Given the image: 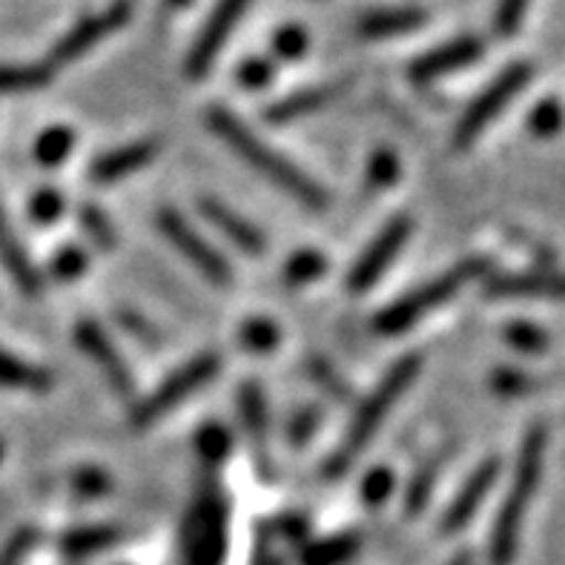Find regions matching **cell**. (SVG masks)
<instances>
[{"label": "cell", "instance_id": "cell-1", "mask_svg": "<svg viewBox=\"0 0 565 565\" xmlns=\"http://www.w3.org/2000/svg\"><path fill=\"white\" fill-rule=\"evenodd\" d=\"M207 124L215 136L222 138L242 161H247L258 175H265L267 181H273V184L279 186V190H285L287 195H294L296 201H301L305 207H328V193H324L322 186L316 184V181H310L299 167L290 164V161H287L285 156H279L273 147H267L256 132H250V129L238 121L236 115L227 113L224 107H210Z\"/></svg>", "mask_w": 565, "mask_h": 565}, {"label": "cell", "instance_id": "cell-2", "mask_svg": "<svg viewBox=\"0 0 565 565\" xmlns=\"http://www.w3.org/2000/svg\"><path fill=\"white\" fill-rule=\"evenodd\" d=\"M545 445H548V430L531 428L529 437L520 451V462H516L514 482H511L509 500L502 505L500 520L494 525V540H491V565H511L516 554V540H520V529H523L525 511H529L534 491H537L540 471H543Z\"/></svg>", "mask_w": 565, "mask_h": 565}, {"label": "cell", "instance_id": "cell-3", "mask_svg": "<svg viewBox=\"0 0 565 565\" xmlns=\"http://www.w3.org/2000/svg\"><path fill=\"white\" fill-rule=\"evenodd\" d=\"M419 365H423V362H419V356H414V353L405 359H399V362H396V365L387 371L385 380L376 385V391H373V394L362 402V408L356 411L351 428H348V437H344L342 448H339L337 457L328 462L330 477L344 473V468L351 466L353 459L365 451L367 443L376 437L380 425L385 423V416L394 411L396 399H399V396L405 394L411 385H414L416 373H419Z\"/></svg>", "mask_w": 565, "mask_h": 565}, {"label": "cell", "instance_id": "cell-4", "mask_svg": "<svg viewBox=\"0 0 565 565\" xmlns=\"http://www.w3.org/2000/svg\"><path fill=\"white\" fill-rule=\"evenodd\" d=\"M482 273H486V262H480V258L462 262L457 270L445 273L439 279L419 287L416 294L402 296V299L394 301L391 308L382 310V313L376 316L373 328H376V333H385V337H396L402 330L414 328L423 316H428L430 310H437L439 305H445L451 296H457L468 281L480 279Z\"/></svg>", "mask_w": 565, "mask_h": 565}, {"label": "cell", "instance_id": "cell-5", "mask_svg": "<svg viewBox=\"0 0 565 565\" xmlns=\"http://www.w3.org/2000/svg\"><path fill=\"white\" fill-rule=\"evenodd\" d=\"M531 78H534V66L531 64H511L502 75H497L486 93L473 100L466 115L459 118L457 129H454V147L466 150L468 143L477 141L482 136V129L509 107L516 93H523Z\"/></svg>", "mask_w": 565, "mask_h": 565}, {"label": "cell", "instance_id": "cell-6", "mask_svg": "<svg viewBox=\"0 0 565 565\" xmlns=\"http://www.w3.org/2000/svg\"><path fill=\"white\" fill-rule=\"evenodd\" d=\"M215 373H218V359H215L213 353L193 359V362H186L181 371L172 373L170 380L158 387L156 394L147 396V399L132 411V423H136V428H147V425H152L164 414H170V411L175 408V405H181L186 396L195 394L199 387L207 385Z\"/></svg>", "mask_w": 565, "mask_h": 565}, {"label": "cell", "instance_id": "cell-7", "mask_svg": "<svg viewBox=\"0 0 565 565\" xmlns=\"http://www.w3.org/2000/svg\"><path fill=\"white\" fill-rule=\"evenodd\" d=\"M158 224H161V233L167 236V242H170L195 270L204 273L213 285H230V281H233V270H230L227 258L215 250V247H210V244L204 242L179 213L164 210V213L158 215Z\"/></svg>", "mask_w": 565, "mask_h": 565}, {"label": "cell", "instance_id": "cell-8", "mask_svg": "<svg viewBox=\"0 0 565 565\" xmlns=\"http://www.w3.org/2000/svg\"><path fill=\"white\" fill-rule=\"evenodd\" d=\"M253 0H218L210 14V21L204 23V29L195 38L193 50H190V57H186V75L190 78H201L207 75L213 61L218 57L222 46L227 43L230 32L236 29V23L242 21V14L247 12Z\"/></svg>", "mask_w": 565, "mask_h": 565}, {"label": "cell", "instance_id": "cell-9", "mask_svg": "<svg viewBox=\"0 0 565 565\" xmlns=\"http://www.w3.org/2000/svg\"><path fill=\"white\" fill-rule=\"evenodd\" d=\"M129 14H132V3L129 0H115L113 7H107L104 12L89 14L81 23L66 32L61 41L55 43V50H52V64H72V61H78L84 52H89L95 43H100L107 35H113L115 29H121L124 23L129 21Z\"/></svg>", "mask_w": 565, "mask_h": 565}, {"label": "cell", "instance_id": "cell-10", "mask_svg": "<svg viewBox=\"0 0 565 565\" xmlns=\"http://www.w3.org/2000/svg\"><path fill=\"white\" fill-rule=\"evenodd\" d=\"M411 230H414L411 218L402 215V218L387 224L380 236L373 238V244L362 253V258H359L356 265H353L351 279H348V287H351L353 294H365V290H371L373 281L380 279L382 273L391 267V262L399 256V250L411 238Z\"/></svg>", "mask_w": 565, "mask_h": 565}, {"label": "cell", "instance_id": "cell-11", "mask_svg": "<svg viewBox=\"0 0 565 565\" xmlns=\"http://www.w3.org/2000/svg\"><path fill=\"white\" fill-rule=\"evenodd\" d=\"M224 548H227L224 509L215 497H207L186 525V554L193 565H222Z\"/></svg>", "mask_w": 565, "mask_h": 565}, {"label": "cell", "instance_id": "cell-12", "mask_svg": "<svg viewBox=\"0 0 565 565\" xmlns=\"http://www.w3.org/2000/svg\"><path fill=\"white\" fill-rule=\"evenodd\" d=\"M482 52H486V46H482L480 38L462 35L457 41L443 43L437 50L425 52L423 57H416L414 64H411V78L416 84H428V81L439 78V75H448V72L462 70V66L480 61Z\"/></svg>", "mask_w": 565, "mask_h": 565}, {"label": "cell", "instance_id": "cell-13", "mask_svg": "<svg viewBox=\"0 0 565 565\" xmlns=\"http://www.w3.org/2000/svg\"><path fill=\"white\" fill-rule=\"evenodd\" d=\"M75 339H78V344L84 348V353L89 359H93L95 365L104 371V376L109 380V385L115 387V394L121 396H129L132 394V373H129V367L124 365L121 353L115 351V344L109 342L107 333L98 328L95 322H81L78 330H75Z\"/></svg>", "mask_w": 565, "mask_h": 565}, {"label": "cell", "instance_id": "cell-14", "mask_svg": "<svg viewBox=\"0 0 565 565\" xmlns=\"http://www.w3.org/2000/svg\"><path fill=\"white\" fill-rule=\"evenodd\" d=\"M497 473H500V462H497V459H486V462L468 477L466 486L459 488L457 500H454L451 505H448V511H445L443 531H459L473 514H477V509L486 502L488 491L494 488Z\"/></svg>", "mask_w": 565, "mask_h": 565}, {"label": "cell", "instance_id": "cell-15", "mask_svg": "<svg viewBox=\"0 0 565 565\" xmlns=\"http://www.w3.org/2000/svg\"><path fill=\"white\" fill-rule=\"evenodd\" d=\"M199 210L222 236H227L230 242L236 244L238 250L250 253V256H262V253L267 250L265 233H262L256 224L247 222V218H242L238 213H233V210H230L227 204H222V201L204 199L199 204Z\"/></svg>", "mask_w": 565, "mask_h": 565}, {"label": "cell", "instance_id": "cell-16", "mask_svg": "<svg viewBox=\"0 0 565 565\" xmlns=\"http://www.w3.org/2000/svg\"><path fill=\"white\" fill-rule=\"evenodd\" d=\"M348 89H351V78L339 81V84L299 89V93L276 100V104L267 109V121L287 124V121H296V118H305V115H310V113H319V109H324L337 98H342Z\"/></svg>", "mask_w": 565, "mask_h": 565}, {"label": "cell", "instance_id": "cell-17", "mask_svg": "<svg viewBox=\"0 0 565 565\" xmlns=\"http://www.w3.org/2000/svg\"><path fill=\"white\" fill-rule=\"evenodd\" d=\"M152 156H156V143L152 141L129 143V147H121V150L95 158L93 167H89V179L95 184H115V181L127 179V175L150 164Z\"/></svg>", "mask_w": 565, "mask_h": 565}, {"label": "cell", "instance_id": "cell-18", "mask_svg": "<svg viewBox=\"0 0 565 565\" xmlns=\"http://www.w3.org/2000/svg\"><path fill=\"white\" fill-rule=\"evenodd\" d=\"M428 21L423 9H373L362 14L356 23V32L367 41H382V38H396L405 32H414Z\"/></svg>", "mask_w": 565, "mask_h": 565}, {"label": "cell", "instance_id": "cell-19", "mask_svg": "<svg viewBox=\"0 0 565 565\" xmlns=\"http://www.w3.org/2000/svg\"><path fill=\"white\" fill-rule=\"evenodd\" d=\"M491 296H540L565 299V276L559 273H523V276H497L488 281Z\"/></svg>", "mask_w": 565, "mask_h": 565}, {"label": "cell", "instance_id": "cell-20", "mask_svg": "<svg viewBox=\"0 0 565 565\" xmlns=\"http://www.w3.org/2000/svg\"><path fill=\"white\" fill-rule=\"evenodd\" d=\"M0 262H3L7 273L12 276L14 285L21 287L23 294L35 296L38 290H41V279H38L35 267H32L26 250H23L18 236H14L12 227H9L3 210H0Z\"/></svg>", "mask_w": 565, "mask_h": 565}, {"label": "cell", "instance_id": "cell-21", "mask_svg": "<svg viewBox=\"0 0 565 565\" xmlns=\"http://www.w3.org/2000/svg\"><path fill=\"white\" fill-rule=\"evenodd\" d=\"M0 385L21 387V391H46L52 385V376L23 359L0 351Z\"/></svg>", "mask_w": 565, "mask_h": 565}, {"label": "cell", "instance_id": "cell-22", "mask_svg": "<svg viewBox=\"0 0 565 565\" xmlns=\"http://www.w3.org/2000/svg\"><path fill=\"white\" fill-rule=\"evenodd\" d=\"M52 81V70L43 64L0 66V93H32Z\"/></svg>", "mask_w": 565, "mask_h": 565}, {"label": "cell", "instance_id": "cell-23", "mask_svg": "<svg viewBox=\"0 0 565 565\" xmlns=\"http://www.w3.org/2000/svg\"><path fill=\"white\" fill-rule=\"evenodd\" d=\"M242 419L247 434H250V437L256 439L258 448H262L267 437V402L256 382H247V385L242 387Z\"/></svg>", "mask_w": 565, "mask_h": 565}, {"label": "cell", "instance_id": "cell-24", "mask_svg": "<svg viewBox=\"0 0 565 565\" xmlns=\"http://www.w3.org/2000/svg\"><path fill=\"white\" fill-rule=\"evenodd\" d=\"M72 143H75V136L72 129L66 127H50L35 141V158L43 167H57L61 161H66L72 152Z\"/></svg>", "mask_w": 565, "mask_h": 565}, {"label": "cell", "instance_id": "cell-25", "mask_svg": "<svg viewBox=\"0 0 565 565\" xmlns=\"http://www.w3.org/2000/svg\"><path fill=\"white\" fill-rule=\"evenodd\" d=\"M324 256L313 250H301L296 253L285 267V285L287 287H305L310 281H316L324 273Z\"/></svg>", "mask_w": 565, "mask_h": 565}, {"label": "cell", "instance_id": "cell-26", "mask_svg": "<svg viewBox=\"0 0 565 565\" xmlns=\"http://www.w3.org/2000/svg\"><path fill=\"white\" fill-rule=\"evenodd\" d=\"M118 531L115 529H78L66 534L64 537V548L70 554H93L100 552V548H107V545L118 543Z\"/></svg>", "mask_w": 565, "mask_h": 565}, {"label": "cell", "instance_id": "cell-27", "mask_svg": "<svg viewBox=\"0 0 565 565\" xmlns=\"http://www.w3.org/2000/svg\"><path fill=\"white\" fill-rule=\"evenodd\" d=\"M563 124H565V113L554 98L540 100L537 107H534V113H531V118H529L531 132H534V136H540V138L557 136L559 129H563Z\"/></svg>", "mask_w": 565, "mask_h": 565}, {"label": "cell", "instance_id": "cell-28", "mask_svg": "<svg viewBox=\"0 0 565 565\" xmlns=\"http://www.w3.org/2000/svg\"><path fill=\"white\" fill-rule=\"evenodd\" d=\"M305 50H308V29L299 23H287L273 35V52L281 61H299Z\"/></svg>", "mask_w": 565, "mask_h": 565}, {"label": "cell", "instance_id": "cell-29", "mask_svg": "<svg viewBox=\"0 0 565 565\" xmlns=\"http://www.w3.org/2000/svg\"><path fill=\"white\" fill-rule=\"evenodd\" d=\"M242 344L250 353H267L279 344V328L267 319H250L242 328Z\"/></svg>", "mask_w": 565, "mask_h": 565}, {"label": "cell", "instance_id": "cell-30", "mask_svg": "<svg viewBox=\"0 0 565 565\" xmlns=\"http://www.w3.org/2000/svg\"><path fill=\"white\" fill-rule=\"evenodd\" d=\"M353 548H356V543L351 537L324 540V543L310 545L308 552H305V565H337L348 554H353Z\"/></svg>", "mask_w": 565, "mask_h": 565}, {"label": "cell", "instance_id": "cell-31", "mask_svg": "<svg viewBox=\"0 0 565 565\" xmlns=\"http://www.w3.org/2000/svg\"><path fill=\"white\" fill-rule=\"evenodd\" d=\"M531 0H500L494 12V32L500 38L516 35V29L523 26L525 9Z\"/></svg>", "mask_w": 565, "mask_h": 565}, {"label": "cell", "instance_id": "cell-32", "mask_svg": "<svg viewBox=\"0 0 565 565\" xmlns=\"http://www.w3.org/2000/svg\"><path fill=\"white\" fill-rule=\"evenodd\" d=\"M399 175V158L391 150H380L371 158V167H367V184L371 190H385L391 186Z\"/></svg>", "mask_w": 565, "mask_h": 565}, {"label": "cell", "instance_id": "cell-33", "mask_svg": "<svg viewBox=\"0 0 565 565\" xmlns=\"http://www.w3.org/2000/svg\"><path fill=\"white\" fill-rule=\"evenodd\" d=\"M273 75H276V66H273L270 57H247L238 66V84L244 89H265V86H270Z\"/></svg>", "mask_w": 565, "mask_h": 565}, {"label": "cell", "instance_id": "cell-34", "mask_svg": "<svg viewBox=\"0 0 565 565\" xmlns=\"http://www.w3.org/2000/svg\"><path fill=\"white\" fill-rule=\"evenodd\" d=\"M505 339L514 344L516 351H525V353H540L548 348V337H545L543 330L525 322L509 324V328H505Z\"/></svg>", "mask_w": 565, "mask_h": 565}, {"label": "cell", "instance_id": "cell-35", "mask_svg": "<svg viewBox=\"0 0 565 565\" xmlns=\"http://www.w3.org/2000/svg\"><path fill=\"white\" fill-rule=\"evenodd\" d=\"M81 224H84V230L93 236V242L98 244V247H113L115 244V230L113 224H109V218L104 213H100L98 207H93V204H86V207H81Z\"/></svg>", "mask_w": 565, "mask_h": 565}, {"label": "cell", "instance_id": "cell-36", "mask_svg": "<svg viewBox=\"0 0 565 565\" xmlns=\"http://www.w3.org/2000/svg\"><path fill=\"white\" fill-rule=\"evenodd\" d=\"M64 207L66 199L57 193V190H41V193L32 199V204H29V213H32V218H35L38 224H52L61 218Z\"/></svg>", "mask_w": 565, "mask_h": 565}, {"label": "cell", "instance_id": "cell-37", "mask_svg": "<svg viewBox=\"0 0 565 565\" xmlns=\"http://www.w3.org/2000/svg\"><path fill=\"white\" fill-rule=\"evenodd\" d=\"M434 482H437V462H430V466H425L423 471L416 473L414 482L408 486V497H405V509L411 511V514H416V511H423V505L428 502L430 497V488H434Z\"/></svg>", "mask_w": 565, "mask_h": 565}, {"label": "cell", "instance_id": "cell-38", "mask_svg": "<svg viewBox=\"0 0 565 565\" xmlns=\"http://www.w3.org/2000/svg\"><path fill=\"white\" fill-rule=\"evenodd\" d=\"M391 488H394V473L387 471V468H373L362 480V500L367 505H380V502L391 497Z\"/></svg>", "mask_w": 565, "mask_h": 565}, {"label": "cell", "instance_id": "cell-39", "mask_svg": "<svg viewBox=\"0 0 565 565\" xmlns=\"http://www.w3.org/2000/svg\"><path fill=\"white\" fill-rule=\"evenodd\" d=\"M230 451V437L227 430L218 428V425H207V428H201L199 434V454L207 459H224Z\"/></svg>", "mask_w": 565, "mask_h": 565}, {"label": "cell", "instance_id": "cell-40", "mask_svg": "<svg viewBox=\"0 0 565 565\" xmlns=\"http://www.w3.org/2000/svg\"><path fill=\"white\" fill-rule=\"evenodd\" d=\"M84 270H86V256L84 250H78V247H66V250L57 253L55 262H52V273H55L57 279H64V281L78 279Z\"/></svg>", "mask_w": 565, "mask_h": 565}, {"label": "cell", "instance_id": "cell-41", "mask_svg": "<svg viewBox=\"0 0 565 565\" xmlns=\"http://www.w3.org/2000/svg\"><path fill=\"white\" fill-rule=\"evenodd\" d=\"M118 322H121L124 330H129V333H132V337H136L138 342L147 344V348H158V344H161V337H158V330L152 328V324L147 322L143 316L132 313V310H121V313H118Z\"/></svg>", "mask_w": 565, "mask_h": 565}, {"label": "cell", "instance_id": "cell-42", "mask_svg": "<svg viewBox=\"0 0 565 565\" xmlns=\"http://www.w3.org/2000/svg\"><path fill=\"white\" fill-rule=\"evenodd\" d=\"M72 486H75L81 497H100L109 488V480L100 471H95V468H86V471H78Z\"/></svg>", "mask_w": 565, "mask_h": 565}, {"label": "cell", "instance_id": "cell-43", "mask_svg": "<svg viewBox=\"0 0 565 565\" xmlns=\"http://www.w3.org/2000/svg\"><path fill=\"white\" fill-rule=\"evenodd\" d=\"M310 371H313V376L319 380V385H322L328 394L339 396V399H351V387L344 385L342 376H337V373L330 371V365H324V362H316Z\"/></svg>", "mask_w": 565, "mask_h": 565}, {"label": "cell", "instance_id": "cell-44", "mask_svg": "<svg viewBox=\"0 0 565 565\" xmlns=\"http://www.w3.org/2000/svg\"><path fill=\"white\" fill-rule=\"evenodd\" d=\"M494 387L500 391V394L516 396V394H525V391H531V387H534V382H531V376H525V373L500 371L494 376Z\"/></svg>", "mask_w": 565, "mask_h": 565}, {"label": "cell", "instance_id": "cell-45", "mask_svg": "<svg viewBox=\"0 0 565 565\" xmlns=\"http://www.w3.org/2000/svg\"><path fill=\"white\" fill-rule=\"evenodd\" d=\"M32 543H35V534H32V531H21V534L12 537V543L3 548V554H0V565H21L23 557H26V552L32 548Z\"/></svg>", "mask_w": 565, "mask_h": 565}, {"label": "cell", "instance_id": "cell-46", "mask_svg": "<svg viewBox=\"0 0 565 565\" xmlns=\"http://www.w3.org/2000/svg\"><path fill=\"white\" fill-rule=\"evenodd\" d=\"M316 423H319V414H316V411H305L301 416H296L294 428H290V439H294V443H305Z\"/></svg>", "mask_w": 565, "mask_h": 565}, {"label": "cell", "instance_id": "cell-47", "mask_svg": "<svg viewBox=\"0 0 565 565\" xmlns=\"http://www.w3.org/2000/svg\"><path fill=\"white\" fill-rule=\"evenodd\" d=\"M448 565H471V557H468V554H459V557H454Z\"/></svg>", "mask_w": 565, "mask_h": 565}, {"label": "cell", "instance_id": "cell-48", "mask_svg": "<svg viewBox=\"0 0 565 565\" xmlns=\"http://www.w3.org/2000/svg\"><path fill=\"white\" fill-rule=\"evenodd\" d=\"M170 3H175V7H184L186 0H170Z\"/></svg>", "mask_w": 565, "mask_h": 565}]
</instances>
